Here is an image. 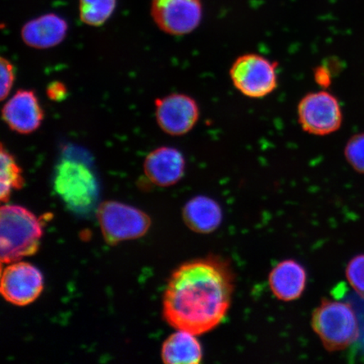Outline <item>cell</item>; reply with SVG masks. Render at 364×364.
<instances>
[{
	"label": "cell",
	"instance_id": "cell-22",
	"mask_svg": "<svg viewBox=\"0 0 364 364\" xmlns=\"http://www.w3.org/2000/svg\"><path fill=\"white\" fill-rule=\"evenodd\" d=\"M48 97L53 102H63L68 97V88L61 81H53L48 85Z\"/></svg>",
	"mask_w": 364,
	"mask_h": 364
},
{
	"label": "cell",
	"instance_id": "cell-16",
	"mask_svg": "<svg viewBox=\"0 0 364 364\" xmlns=\"http://www.w3.org/2000/svg\"><path fill=\"white\" fill-rule=\"evenodd\" d=\"M196 335L179 331L169 336L162 346L161 357L167 364H198L203 358L201 343Z\"/></svg>",
	"mask_w": 364,
	"mask_h": 364
},
{
	"label": "cell",
	"instance_id": "cell-2",
	"mask_svg": "<svg viewBox=\"0 0 364 364\" xmlns=\"http://www.w3.org/2000/svg\"><path fill=\"white\" fill-rule=\"evenodd\" d=\"M43 235V224L25 208L4 205L0 210V257L11 264L38 252Z\"/></svg>",
	"mask_w": 364,
	"mask_h": 364
},
{
	"label": "cell",
	"instance_id": "cell-11",
	"mask_svg": "<svg viewBox=\"0 0 364 364\" xmlns=\"http://www.w3.org/2000/svg\"><path fill=\"white\" fill-rule=\"evenodd\" d=\"M44 111L33 90H19L4 105L3 120L10 129L20 134L34 133L42 125Z\"/></svg>",
	"mask_w": 364,
	"mask_h": 364
},
{
	"label": "cell",
	"instance_id": "cell-1",
	"mask_svg": "<svg viewBox=\"0 0 364 364\" xmlns=\"http://www.w3.org/2000/svg\"><path fill=\"white\" fill-rule=\"evenodd\" d=\"M235 277L218 257L186 262L173 272L163 299V316L175 329L202 335L215 329L230 307Z\"/></svg>",
	"mask_w": 364,
	"mask_h": 364
},
{
	"label": "cell",
	"instance_id": "cell-18",
	"mask_svg": "<svg viewBox=\"0 0 364 364\" xmlns=\"http://www.w3.org/2000/svg\"><path fill=\"white\" fill-rule=\"evenodd\" d=\"M117 0H79L80 21L90 26H101L112 16Z\"/></svg>",
	"mask_w": 364,
	"mask_h": 364
},
{
	"label": "cell",
	"instance_id": "cell-4",
	"mask_svg": "<svg viewBox=\"0 0 364 364\" xmlns=\"http://www.w3.org/2000/svg\"><path fill=\"white\" fill-rule=\"evenodd\" d=\"M54 190L68 208L86 212L97 202L99 186L90 168L78 159L66 157L58 164Z\"/></svg>",
	"mask_w": 364,
	"mask_h": 364
},
{
	"label": "cell",
	"instance_id": "cell-6",
	"mask_svg": "<svg viewBox=\"0 0 364 364\" xmlns=\"http://www.w3.org/2000/svg\"><path fill=\"white\" fill-rule=\"evenodd\" d=\"M97 218L104 239L109 245L142 237L151 225V220L146 213L115 201L100 205Z\"/></svg>",
	"mask_w": 364,
	"mask_h": 364
},
{
	"label": "cell",
	"instance_id": "cell-17",
	"mask_svg": "<svg viewBox=\"0 0 364 364\" xmlns=\"http://www.w3.org/2000/svg\"><path fill=\"white\" fill-rule=\"evenodd\" d=\"M1 173H0V198L3 203L10 200L13 190H20L25 185L22 169L15 156L1 145Z\"/></svg>",
	"mask_w": 364,
	"mask_h": 364
},
{
	"label": "cell",
	"instance_id": "cell-14",
	"mask_svg": "<svg viewBox=\"0 0 364 364\" xmlns=\"http://www.w3.org/2000/svg\"><path fill=\"white\" fill-rule=\"evenodd\" d=\"M270 289L277 299L290 302L301 297L307 284V272L301 264L292 259L284 260L272 268Z\"/></svg>",
	"mask_w": 364,
	"mask_h": 364
},
{
	"label": "cell",
	"instance_id": "cell-19",
	"mask_svg": "<svg viewBox=\"0 0 364 364\" xmlns=\"http://www.w3.org/2000/svg\"><path fill=\"white\" fill-rule=\"evenodd\" d=\"M346 277L355 292L364 299V254L351 259L346 268Z\"/></svg>",
	"mask_w": 364,
	"mask_h": 364
},
{
	"label": "cell",
	"instance_id": "cell-12",
	"mask_svg": "<svg viewBox=\"0 0 364 364\" xmlns=\"http://www.w3.org/2000/svg\"><path fill=\"white\" fill-rule=\"evenodd\" d=\"M145 175L159 186H171L179 182L186 171V159L180 150L161 147L150 152L144 164Z\"/></svg>",
	"mask_w": 364,
	"mask_h": 364
},
{
	"label": "cell",
	"instance_id": "cell-20",
	"mask_svg": "<svg viewBox=\"0 0 364 364\" xmlns=\"http://www.w3.org/2000/svg\"><path fill=\"white\" fill-rule=\"evenodd\" d=\"M345 157L355 171L364 173V134L355 135L348 141Z\"/></svg>",
	"mask_w": 364,
	"mask_h": 364
},
{
	"label": "cell",
	"instance_id": "cell-10",
	"mask_svg": "<svg viewBox=\"0 0 364 364\" xmlns=\"http://www.w3.org/2000/svg\"><path fill=\"white\" fill-rule=\"evenodd\" d=\"M44 280L38 268L26 262H13L2 272L1 294L18 306L33 303L42 294Z\"/></svg>",
	"mask_w": 364,
	"mask_h": 364
},
{
	"label": "cell",
	"instance_id": "cell-13",
	"mask_svg": "<svg viewBox=\"0 0 364 364\" xmlns=\"http://www.w3.org/2000/svg\"><path fill=\"white\" fill-rule=\"evenodd\" d=\"M67 21L56 14H45L26 22L21 29L23 42L35 49H48L56 47L66 38Z\"/></svg>",
	"mask_w": 364,
	"mask_h": 364
},
{
	"label": "cell",
	"instance_id": "cell-7",
	"mask_svg": "<svg viewBox=\"0 0 364 364\" xmlns=\"http://www.w3.org/2000/svg\"><path fill=\"white\" fill-rule=\"evenodd\" d=\"M297 114L302 129L315 136L333 134L343 122L338 99L326 90L313 91L304 95L298 104Z\"/></svg>",
	"mask_w": 364,
	"mask_h": 364
},
{
	"label": "cell",
	"instance_id": "cell-5",
	"mask_svg": "<svg viewBox=\"0 0 364 364\" xmlns=\"http://www.w3.org/2000/svg\"><path fill=\"white\" fill-rule=\"evenodd\" d=\"M230 77L245 97L262 99L277 87V63L258 53H245L232 63Z\"/></svg>",
	"mask_w": 364,
	"mask_h": 364
},
{
	"label": "cell",
	"instance_id": "cell-8",
	"mask_svg": "<svg viewBox=\"0 0 364 364\" xmlns=\"http://www.w3.org/2000/svg\"><path fill=\"white\" fill-rule=\"evenodd\" d=\"M150 11L159 28L172 36L192 33L203 13L201 0H152Z\"/></svg>",
	"mask_w": 364,
	"mask_h": 364
},
{
	"label": "cell",
	"instance_id": "cell-3",
	"mask_svg": "<svg viewBox=\"0 0 364 364\" xmlns=\"http://www.w3.org/2000/svg\"><path fill=\"white\" fill-rule=\"evenodd\" d=\"M311 326L329 352L350 347L360 335L356 311L352 304L323 299L312 315Z\"/></svg>",
	"mask_w": 364,
	"mask_h": 364
},
{
	"label": "cell",
	"instance_id": "cell-9",
	"mask_svg": "<svg viewBox=\"0 0 364 364\" xmlns=\"http://www.w3.org/2000/svg\"><path fill=\"white\" fill-rule=\"evenodd\" d=\"M157 124L164 133L171 136L188 134L198 124V104L188 95L174 93L156 100Z\"/></svg>",
	"mask_w": 364,
	"mask_h": 364
},
{
	"label": "cell",
	"instance_id": "cell-21",
	"mask_svg": "<svg viewBox=\"0 0 364 364\" xmlns=\"http://www.w3.org/2000/svg\"><path fill=\"white\" fill-rule=\"evenodd\" d=\"M0 70H1V85H0V97L4 101L10 95L16 80V68L9 59L2 57L0 59Z\"/></svg>",
	"mask_w": 364,
	"mask_h": 364
},
{
	"label": "cell",
	"instance_id": "cell-15",
	"mask_svg": "<svg viewBox=\"0 0 364 364\" xmlns=\"http://www.w3.org/2000/svg\"><path fill=\"white\" fill-rule=\"evenodd\" d=\"M182 217L186 225L196 233L210 234L220 226L223 211L215 200L207 196H197L186 203Z\"/></svg>",
	"mask_w": 364,
	"mask_h": 364
}]
</instances>
